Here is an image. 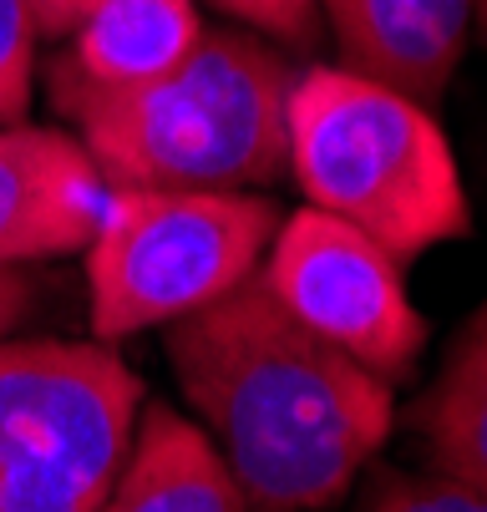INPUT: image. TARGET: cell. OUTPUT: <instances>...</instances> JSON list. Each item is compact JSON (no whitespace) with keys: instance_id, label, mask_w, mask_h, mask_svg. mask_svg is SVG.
Wrapping results in <instances>:
<instances>
[{"instance_id":"cell-14","label":"cell","mask_w":487,"mask_h":512,"mask_svg":"<svg viewBox=\"0 0 487 512\" xmlns=\"http://www.w3.org/2000/svg\"><path fill=\"white\" fill-rule=\"evenodd\" d=\"M224 16H234L239 26H249L254 36L290 46V51H310L320 36V11L315 0H214Z\"/></svg>"},{"instance_id":"cell-2","label":"cell","mask_w":487,"mask_h":512,"mask_svg":"<svg viewBox=\"0 0 487 512\" xmlns=\"http://www.w3.org/2000/svg\"><path fill=\"white\" fill-rule=\"evenodd\" d=\"M300 66L254 31H203L158 82L92 87L51 61L46 87L112 188L254 193L290 173Z\"/></svg>"},{"instance_id":"cell-11","label":"cell","mask_w":487,"mask_h":512,"mask_svg":"<svg viewBox=\"0 0 487 512\" xmlns=\"http://www.w3.org/2000/svg\"><path fill=\"white\" fill-rule=\"evenodd\" d=\"M411 426L432 472L487 492V305L462 325L432 391L416 401Z\"/></svg>"},{"instance_id":"cell-3","label":"cell","mask_w":487,"mask_h":512,"mask_svg":"<svg viewBox=\"0 0 487 512\" xmlns=\"http://www.w3.org/2000/svg\"><path fill=\"white\" fill-rule=\"evenodd\" d=\"M285 122L290 173L310 208L361 229L401 264L472 234L462 168L422 102L345 66H310L295 77Z\"/></svg>"},{"instance_id":"cell-13","label":"cell","mask_w":487,"mask_h":512,"mask_svg":"<svg viewBox=\"0 0 487 512\" xmlns=\"http://www.w3.org/2000/svg\"><path fill=\"white\" fill-rule=\"evenodd\" d=\"M36 21L26 0H0V127L21 122L36 87Z\"/></svg>"},{"instance_id":"cell-4","label":"cell","mask_w":487,"mask_h":512,"mask_svg":"<svg viewBox=\"0 0 487 512\" xmlns=\"http://www.w3.org/2000/svg\"><path fill=\"white\" fill-rule=\"evenodd\" d=\"M274 229L280 208L259 193L112 188L82 249L92 340L117 345L198 315L259 269Z\"/></svg>"},{"instance_id":"cell-6","label":"cell","mask_w":487,"mask_h":512,"mask_svg":"<svg viewBox=\"0 0 487 512\" xmlns=\"http://www.w3.org/2000/svg\"><path fill=\"white\" fill-rule=\"evenodd\" d=\"M259 274L305 330L330 340L386 386L416 371L432 325L411 305L406 264L361 229L320 208H300L280 218Z\"/></svg>"},{"instance_id":"cell-5","label":"cell","mask_w":487,"mask_h":512,"mask_svg":"<svg viewBox=\"0 0 487 512\" xmlns=\"http://www.w3.org/2000/svg\"><path fill=\"white\" fill-rule=\"evenodd\" d=\"M143 401L102 340H0V512H97Z\"/></svg>"},{"instance_id":"cell-7","label":"cell","mask_w":487,"mask_h":512,"mask_svg":"<svg viewBox=\"0 0 487 512\" xmlns=\"http://www.w3.org/2000/svg\"><path fill=\"white\" fill-rule=\"evenodd\" d=\"M112 183L87 148L56 127H0V269L82 254Z\"/></svg>"},{"instance_id":"cell-16","label":"cell","mask_w":487,"mask_h":512,"mask_svg":"<svg viewBox=\"0 0 487 512\" xmlns=\"http://www.w3.org/2000/svg\"><path fill=\"white\" fill-rule=\"evenodd\" d=\"M97 6V0H26V11L41 36H72V26Z\"/></svg>"},{"instance_id":"cell-15","label":"cell","mask_w":487,"mask_h":512,"mask_svg":"<svg viewBox=\"0 0 487 512\" xmlns=\"http://www.w3.org/2000/svg\"><path fill=\"white\" fill-rule=\"evenodd\" d=\"M36 310V284L26 269H0V340Z\"/></svg>"},{"instance_id":"cell-17","label":"cell","mask_w":487,"mask_h":512,"mask_svg":"<svg viewBox=\"0 0 487 512\" xmlns=\"http://www.w3.org/2000/svg\"><path fill=\"white\" fill-rule=\"evenodd\" d=\"M472 31L482 36V46H487V0H477V16H472Z\"/></svg>"},{"instance_id":"cell-12","label":"cell","mask_w":487,"mask_h":512,"mask_svg":"<svg viewBox=\"0 0 487 512\" xmlns=\"http://www.w3.org/2000/svg\"><path fill=\"white\" fill-rule=\"evenodd\" d=\"M361 512H487V492L452 482L442 472H381Z\"/></svg>"},{"instance_id":"cell-1","label":"cell","mask_w":487,"mask_h":512,"mask_svg":"<svg viewBox=\"0 0 487 512\" xmlns=\"http://www.w3.org/2000/svg\"><path fill=\"white\" fill-rule=\"evenodd\" d=\"M168 365L254 512H325L391 436V386L305 330L254 269L168 325Z\"/></svg>"},{"instance_id":"cell-10","label":"cell","mask_w":487,"mask_h":512,"mask_svg":"<svg viewBox=\"0 0 487 512\" xmlns=\"http://www.w3.org/2000/svg\"><path fill=\"white\" fill-rule=\"evenodd\" d=\"M203 31L193 0H97L56 61L92 87H143L168 77Z\"/></svg>"},{"instance_id":"cell-9","label":"cell","mask_w":487,"mask_h":512,"mask_svg":"<svg viewBox=\"0 0 487 512\" xmlns=\"http://www.w3.org/2000/svg\"><path fill=\"white\" fill-rule=\"evenodd\" d=\"M97 512H254L208 431L163 401H143L132 452Z\"/></svg>"},{"instance_id":"cell-8","label":"cell","mask_w":487,"mask_h":512,"mask_svg":"<svg viewBox=\"0 0 487 512\" xmlns=\"http://www.w3.org/2000/svg\"><path fill=\"white\" fill-rule=\"evenodd\" d=\"M345 71L411 102H437L457 77L477 0H315Z\"/></svg>"}]
</instances>
